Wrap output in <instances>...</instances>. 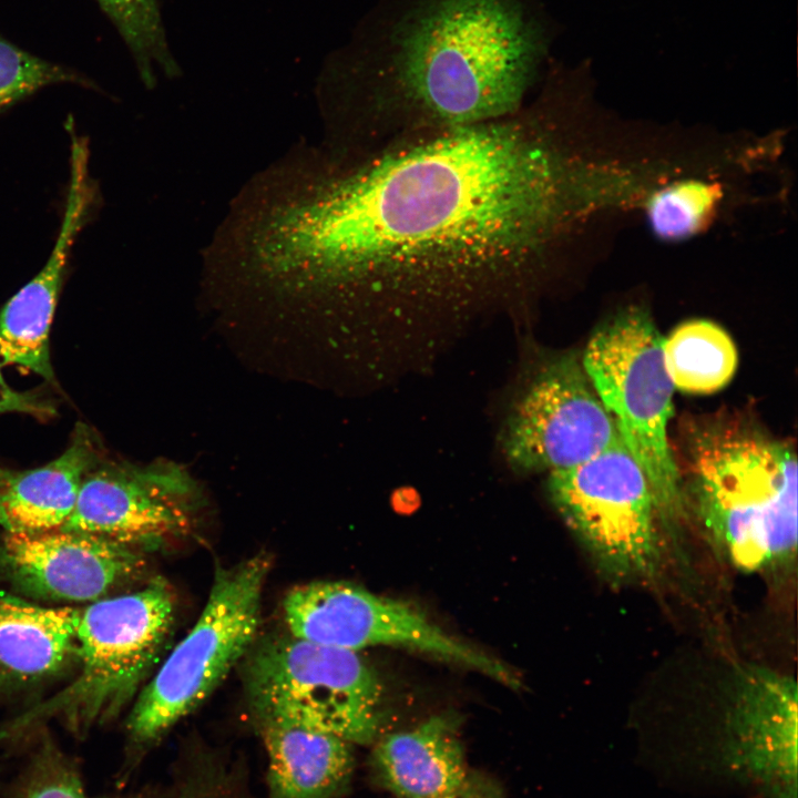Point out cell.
Returning a JSON list of instances; mask_svg holds the SVG:
<instances>
[{"label": "cell", "instance_id": "6da1fadb", "mask_svg": "<svg viewBox=\"0 0 798 798\" xmlns=\"http://www.w3.org/2000/svg\"><path fill=\"white\" fill-rule=\"evenodd\" d=\"M544 98L499 119L349 149L269 194L258 266L319 296H439L524 283L596 204Z\"/></svg>", "mask_w": 798, "mask_h": 798}, {"label": "cell", "instance_id": "7a4b0ae2", "mask_svg": "<svg viewBox=\"0 0 798 798\" xmlns=\"http://www.w3.org/2000/svg\"><path fill=\"white\" fill-rule=\"evenodd\" d=\"M546 44L528 0L388 1L338 78L348 142L510 115Z\"/></svg>", "mask_w": 798, "mask_h": 798}, {"label": "cell", "instance_id": "3957f363", "mask_svg": "<svg viewBox=\"0 0 798 798\" xmlns=\"http://www.w3.org/2000/svg\"><path fill=\"white\" fill-rule=\"evenodd\" d=\"M688 475L695 513L734 567L757 573L795 560L797 459L788 443L706 426L689 440Z\"/></svg>", "mask_w": 798, "mask_h": 798}, {"label": "cell", "instance_id": "277c9868", "mask_svg": "<svg viewBox=\"0 0 798 798\" xmlns=\"http://www.w3.org/2000/svg\"><path fill=\"white\" fill-rule=\"evenodd\" d=\"M173 618V593L162 579L79 610L78 675L3 724L0 745L25 739L52 720L80 738L115 718L157 662Z\"/></svg>", "mask_w": 798, "mask_h": 798}, {"label": "cell", "instance_id": "5b68a950", "mask_svg": "<svg viewBox=\"0 0 798 798\" xmlns=\"http://www.w3.org/2000/svg\"><path fill=\"white\" fill-rule=\"evenodd\" d=\"M582 366L645 472L662 523L677 521L685 497L668 440L674 385L648 314L630 307L607 320L590 339Z\"/></svg>", "mask_w": 798, "mask_h": 798}, {"label": "cell", "instance_id": "8992f818", "mask_svg": "<svg viewBox=\"0 0 798 798\" xmlns=\"http://www.w3.org/2000/svg\"><path fill=\"white\" fill-rule=\"evenodd\" d=\"M245 685L257 723L303 725L350 744L379 733L382 686L358 652L276 635L250 653Z\"/></svg>", "mask_w": 798, "mask_h": 798}, {"label": "cell", "instance_id": "52a82bcc", "mask_svg": "<svg viewBox=\"0 0 798 798\" xmlns=\"http://www.w3.org/2000/svg\"><path fill=\"white\" fill-rule=\"evenodd\" d=\"M269 570V557L259 553L216 571L195 625L136 697L126 720L134 745L157 739L195 709L248 652Z\"/></svg>", "mask_w": 798, "mask_h": 798}, {"label": "cell", "instance_id": "ba28073f", "mask_svg": "<svg viewBox=\"0 0 798 798\" xmlns=\"http://www.w3.org/2000/svg\"><path fill=\"white\" fill-rule=\"evenodd\" d=\"M548 490L606 581L622 585L653 575L663 523L651 483L624 443L549 473Z\"/></svg>", "mask_w": 798, "mask_h": 798}, {"label": "cell", "instance_id": "9c48e42d", "mask_svg": "<svg viewBox=\"0 0 798 798\" xmlns=\"http://www.w3.org/2000/svg\"><path fill=\"white\" fill-rule=\"evenodd\" d=\"M289 634L318 645L358 652L393 646L468 667L516 688L503 662L449 634L409 603L347 582L318 581L294 587L284 600Z\"/></svg>", "mask_w": 798, "mask_h": 798}, {"label": "cell", "instance_id": "30bf717a", "mask_svg": "<svg viewBox=\"0 0 798 798\" xmlns=\"http://www.w3.org/2000/svg\"><path fill=\"white\" fill-rule=\"evenodd\" d=\"M500 442L520 473L565 470L624 443L574 355L550 359L532 374L512 402Z\"/></svg>", "mask_w": 798, "mask_h": 798}, {"label": "cell", "instance_id": "8fae6325", "mask_svg": "<svg viewBox=\"0 0 798 798\" xmlns=\"http://www.w3.org/2000/svg\"><path fill=\"white\" fill-rule=\"evenodd\" d=\"M196 510L195 484L175 466L136 468L96 461L59 529L150 549L190 533Z\"/></svg>", "mask_w": 798, "mask_h": 798}, {"label": "cell", "instance_id": "7c38bea8", "mask_svg": "<svg viewBox=\"0 0 798 798\" xmlns=\"http://www.w3.org/2000/svg\"><path fill=\"white\" fill-rule=\"evenodd\" d=\"M724 717L717 760L767 798H797V683L787 674L746 665Z\"/></svg>", "mask_w": 798, "mask_h": 798}, {"label": "cell", "instance_id": "4fadbf2b", "mask_svg": "<svg viewBox=\"0 0 798 798\" xmlns=\"http://www.w3.org/2000/svg\"><path fill=\"white\" fill-rule=\"evenodd\" d=\"M143 567L139 549L90 534H0V577L42 600L91 603L135 580Z\"/></svg>", "mask_w": 798, "mask_h": 798}, {"label": "cell", "instance_id": "5bb4252c", "mask_svg": "<svg viewBox=\"0 0 798 798\" xmlns=\"http://www.w3.org/2000/svg\"><path fill=\"white\" fill-rule=\"evenodd\" d=\"M101 204L90 172V147L70 146V176L59 233L43 267L0 310V366L16 365L57 385L50 328L78 236Z\"/></svg>", "mask_w": 798, "mask_h": 798}, {"label": "cell", "instance_id": "9a60e30c", "mask_svg": "<svg viewBox=\"0 0 798 798\" xmlns=\"http://www.w3.org/2000/svg\"><path fill=\"white\" fill-rule=\"evenodd\" d=\"M453 713L380 738L370 756L374 780L400 798H454L468 771Z\"/></svg>", "mask_w": 798, "mask_h": 798}, {"label": "cell", "instance_id": "2e32d148", "mask_svg": "<svg viewBox=\"0 0 798 798\" xmlns=\"http://www.w3.org/2000/svg\"><path fill=\"white\" fill-rule=\"evenodd\" d=\"M78 613L0 593V696L33 688L76 661Z\"/></svg>", "mask_w": 798, "mask_h": 798}, {"label": "cell", "instance_id": "e0dca14e", "mask_svg": "<svg viewBox=\"0 0 798 798\" xmlns=\"http://www.w3.org/2000/svg\"><path fill=\"white\" fill-rule=\"evenodd\" d=\"M90 429L79 424L61 456L40 468L0 469V528L7 533L59 529L70 515L83 477L98 461Z\"/></svg>", "mask_w": 798, "mask_h": 798}, {"label": "cell", "instance_id": "ac0fdd59", "mask_svg": "<svg viewBox=\"0 0 798 798\" xmlns=\"http://www.w3.org/2000/svg\"><path fill=\"white\" fill-rule=\"evenodd\" d=\"M267 751L268 798H336L351 780L347 740L287 722L258 723Z\"/></svg>", "mask_w": 798, "mask_h": 798}, {"label": "cell", "instance_id": "d6986e66", "mask_svg": "<svg viewBox=\"0 0 798 798\" xmlns=\"http://www.w3.org/2000/svg\"><path fill=\"white\" fill-rule=\"evenodd\" d=\"M663 355L674 388L710 393L724 388L737 367L729 335L708 320H689L663 338Z\"/></svg>", "mask_w": 798, "mask_h": 798}, {"label": "cell", "instance_id": "ffe728a7", "mask_svg": "<svg viewBox=\"0 0 798 798\" xmlns=\"http://www.w3.org/2000/svg\"><path fill=\"white\" fill-rule=\"evenodd\" d=\"M723 196L717 183L697 178L675 181L646 197L647 221L658 238L687 239L708 225Z\"/></svg>", "mask_w": 798, "mask_h": 798}, {"label": "cell", "instance_id": "44dd1931", "mask_svg": "<svg viewBox=\"0 0 798 798\" xmlns=\"http://www.w3.org/2000/svg\"><path fill=\"white\" fill-rule=\"evenodd\" d=\"M111 19L139 68L151 85L156 68L175 71L163 29L158 0H96Z\"/></svg>", "mask_w": 798, "mask_h": 798}, {"label": "cell", "instance_id": "7402d4cb", "mask_svg": "<svg viewBox=\"0 0 798 798\" xmlns=\"http://www.w3.org/2000/svg\"><path fill=\"white\" fill-rule=\"evenodd\" d=\"M65 83L98 88L82 73L39 58L0 35V114L47 86Z\"/></svg>", "mask_w": 798, "mask_h": 798}, {"label": "cell", "instance_id": "603a6c76", "mask_svg": "<svg viewBox=\"0 0 798 798\" xmlns=\"http://www.w3.org/2000/svg\"><path fill=\"white\" fill-rule=\"evenodd\" d=\"M40 736L11 798H110L91 796L71 757L43 730Z\"/></svg>", "mask_w": 798, "mask_h": 798}, {"label": "cell", "instance_id": "cb8c5ba5", "mask_svg": "<svg viewBox=\"0 0 798 798\" xmlns=\"http://www.w3.org/2000/svg\"><path fill=\"white\" fill-rule=\"evenodd\" d=\"M9 412L25 413L44 420L55 415V406L42 391H19L12 388L0 369V415Z\"/></svg>", "mask_w": 798, "mask_h": 798}, {"label": "cell", "instance_id": "d4e9b609", "mask_svg": "<svg viewBox=\"0 0 798 798\" xmlns=\"http://www.w3.org/2000/svg\"><path fill=\"white\" fill-rule=\"evenodd\" d=\"M454 798H501V792L493 780L470 773L463 787Z\"/></svg>", "mask_w": 798, "mask_h": 798}, {"label": "cell", "instance_id": "484cf974", "mask_svg": "<svg viewBox=\"0 0 798 798\" xmlns=\"http://www.w3.org/2000/svg\"><path fill=\"white\" fill-rule=\"evenodd\" d=\"M181 798H221V797H218L217 795H215L213 792H206L204 790H201V791L193 790L192 792H186Z\"/></svg>", "mask_w": 798, "mask_h": 798}]
</instances>
